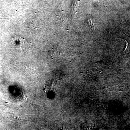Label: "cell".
Here are the masks:
<instances>
[{
	"label": "cell",
	"instance_id": "6da1fadb",
	"mask_svg": "<svg viewBox=\"0 0 130 130\" xmlns=\"http://www.w3.org/2000/svg\"><path fill=\"white\" fill-rule=\"evenodd\" d=\"M79 0H76L73 3L72 5V12L73 16L76 17L77 14L78 9V6Z\"/></svg>",
	"mask_w": 130,
	"mask_h": 130
},
{
	"label": "cell",
	"instance_id": "7a4b0ae2",
	"mask_svg": "<svg viewBox=\"0 0 130 130\" xmlns=\"http://www.w3.org/2000/svg\"><path fill=\"white\" fill-rule=\"evenodd\" d=\"M25 39L21 38L20 37H17L15 38L14 39H13V42L15 43L16 44L18 45H22L23 44L24 42H25Z\"/></svg>",
	"mask_w": 130,
	"mask_h": 130
},
{
	"label": "cell",
	"instance_id": "3957f363",
	"mask_svg": "<svg viewBox=\"0 0 130 130\" xmlns=\"http://www.w3.org/2000/svg\"><path fill=\"white\" fill-rule=\"evenodd\" d=\"M88 22L89 25L90 26L91 29L92 30H94L95 29V28L94 25L93 21L90 19H89L88 20Z\"/></svg>",
	"mask_w": 130,
	"mask_h": 130
},
{
	"label": "cell",
	"instance_id": "277c9868",
	"mask_svg": "<svg viewBox=\"0 0 130 130\" xmlns=\"http://www.w3.org/2000/svg\"><path fill=\"white\" fill-rule=\"evenodd\" d=\"M128 38L125 40L126 42V43H127V47H126V48L125 50L128 49V48L130 47V38L128 37Z\"/></svg>",
	"mask_w": 130,
	"mask_h": 130
},
{
	"label": "cell",
	"instance_id": "5b68a950",
	"mask_svg": "<svg viewBox=\"0 0 130 130\" xmlns=\"http://www.w3.org/2000/svg\"><path fill=\"white\" fill-rule=\"evenodd\" d=\"M51 85L49 83L48 84H47L46 85L45 87V89L46 91H48L50 90V89L51 88Z\"/></svg>",
	"mask_w": 130,
	"mask_h": 130
}]
</instances>
